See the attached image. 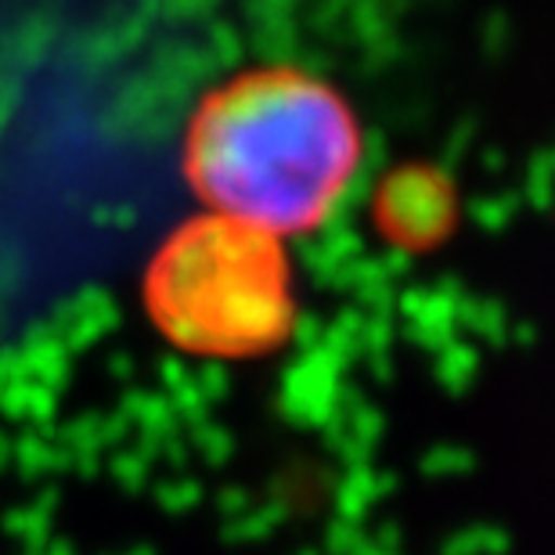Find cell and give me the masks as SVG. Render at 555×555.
I'll return each mask as SVG.
<instances>
[{
    "label": "cell",
    "mask_w": 555,
    "mask_h": 555,
    "mask_svg": "<svg viewBox=\"0 0 555 555\" xmlns=\"http://www.w3.org/2000/svg\"><path fill=\"white\" fill-rule=\"evenodd\" d=\"M358 170L347 102L296 69H257L206 94L188 124L184 173L217 217L285 235L325 220Z\"/></svg>",
    "instance_id": "1"
},
{
    "label": "cell",
    "mask_w": 555,
    "mask_h": 555,
    "mask_svg": "<svg viewBox=\"0 0 555 555\" xmlns=\"http://www.w3.org/2000/svg\"><path fill=\"white\" fill-rule=\"evenodd\" d=\"M144 307L173 347L249 358L288 332L293 288L274 235L209 214L155 249Z\"/></svg>",
    "instance_id": "2"
}]
</instances>
